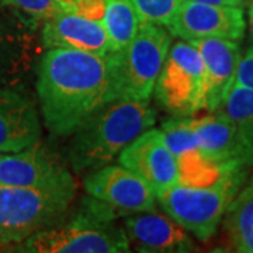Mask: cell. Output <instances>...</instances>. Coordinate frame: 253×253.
<instances>
[{
	"label": "cell",
	"mask_w": 253,
	"mask_h": 253,
	"mask_svg": "<svg viewBox=\"0 0 253 253\" xmlns=\"http://www.w3.org/2000/svg\"><path fill=\"white\" fill-rule=\"evenodd\" d=\"M38 24L0 10V87L21 90L37 72L42 55Z\"/></svg>",
	"instance_id": "8"
},
{
	"label": "cell",
	"mask_w": 253,
	"mask_h": 253,
	"mask_svg": "<svg viewBox=\"0 0 253 253\" xmlns=\"http://www.w3.org/2000/svg\"><path fill=\"white\" fill-rule=\"evenodd\" d=\"M87 196L94 197L123 214L155 211L156 194L136 173L123 165H106L84 179Z\"/></svg>",
	"instance_id": "9"
},
{
	"label": "cell",
	"mask_w": 253,
	"mask_h": 253,
	"mask_svg": "<svg viewBox=\"0 0 253 253\" xmlns=\"http://www.w3.org/2000/svg\"><path fill=\"white\" fill-rule=\"evenodd\" d=\"M158 104L173 116L193 117L206 110V73L199 51L177 41L168 52L154 93Z\"/></svg>",
	"instance_id": "6"
},
{
	"label": "cell",
	"mask_w": 253,
	"mask_h": 253,
	"mask_svg": "<svg viewBox=\"0 0 253 253\" xmlns=\"http://www.w3.org/2000/svg\"><path fill=\"white\" fill-rule=\"evenodd\" d=\"M246 166L232 162L215 180L204 186L176 184L156 196L165 214L201 242L215 235L226 208L245 184Z\"/></svg>",
	"instance_id": "5"
},
{
	"label": "cell",
	"mask_w": 253,
	"mask_h": 253,
	"mask_svg": "<svg viewBox=\"0 0 253 253\" xmlns=\"http://www.w3.org/2000/svg\"><path fill=\"white\" fill-rule=\"evenodd\" d=\"M199 51L206 73V110L222 109L235 83L238 65L242 56L238 41L225 38H199L189 41Z\"/></svg>",
	"instance_id": "14"
},
{
	"label": "cell",
	"mask_w": 253,
	"mask_h": 253,
	"mask_svg": "<svg viewBox=\"0 0 253 253\" xmlns=\"http://www.w3.org/2000/svg\"><path fill=\"white\" fill-rule=\"evenodd\" d=\"M71 176L61 158L41 141L17 152H0V186H45Z\"/></svg>",
	"instance_id": "13"
},
{
	"label": "cell",
	"mask_w": 253,
	"mask_h": 253,
	"mask_svg": "<svg viewBox=\"0 0 253 253\" xmlns=\"http://www.w3.org/2000/svg\"><path fill=\"white\" fill-rule=\"evenodd\" d=\"M222 107L235 123L241 162L246 168H253V90L234 84Z\"/></svg>",
	"instance_id": "20"
},
{
	"label": "cell",
	"mask_w": 253,
	"mask_h": 253,
	"mask_svg": "<svg viewBox=\"0 0 253 253\" xmlns=\"http://www.w3.org/2000/svg\"><path fill=\"white\" fill-rule=\"evenodd\" d=\"M101 23L113 52L124 49L135 37L141 20L131 0H104Z\"/></svg>",
	"instance_id": "21"
},
{
	"label": "cell",
	"mask_w": 253,
	"mask_h": 253,
	"mask_svg": "<svg viewBox=\"0 0 253 253\" xmlns=\"http://www.w3.org/2000/svg\"><path fill=\"white\" fill-rule=\"evenodd\" d=\"M234 84L253 90V46L248 48L241 56Z\"/></svg>",
	"instance_id": "24"
},
{
	"label": "cell",
	"mask_w": 253,
	"mask_h": 253,
	"mask_svg": "<svg viewBox=\"0 0 253 253\" xmlns=\"http://www.w3.org/2000/svg\"><path fill=\"white\" fill-rule=\"evenodd\" d=\"M36 104L21 90L0 87V152H17L40 141Z\"/></svg>",
	"instance_id": "17"
},
{
	"label": "cell",
	"mask_w": 253,
	"mask_h": 253,
	"mask_svg": "<svg viewBox=\"0 0 253 253\" xmlns=\"http://www.w3.org/2000/svg\"><path fill=\"white\" fill-rule=\"evenodd\" d=\"M200 148L208 161L224 166L241 162V145L235 123L225 111H212L204 117H191Z\"/></svg>",
	"instance_id": "18"
},
{
	"label": "cell",
	"mask_w": 253,
	"mask_h": 253,
	"mask_svg": "<svg viewBox=\"0 0 253 253\" xmlns=\"http://www.w3.org/2000/svg\"><path fill=\"white\" fill-rule=\"evenodd\" d=\"M165 144L172 152L180 173V184L204 186L217 179L226 166L208 161L201 152L197 134L191 124V117L173 116L163 121L159 128ZM232 163V162H231Z\"/></svg>",
	"instance_id": "12"
},
{
	"label": "cell",
	"mask_w": 253,
	"mask_h": 253,
	"mask_svg": "<svg viewBox=\"0 0 253 253\" xmlns=\"http://www.w3.org/2000/svg\"><path fill=\"white\" fill-rule=\"evenodd\" d=\"M75 194L72 176L45 186H0V248L16 246L58 225L66 218Z\"/></svg>",
	"instance_id": "4"
},
{
	"label": "cell",
	"mask_w": 253,
	"mask_h": 253,
	"mask_svg": "<svg viewBox=\"0 0 253 253\" xmlns=\"http://www.w3.org/2000/svg\"><path fill=\"white\" fill-rule=\"evenodd\" d=\"M141 23L168 27L177 16L184 0H131Z\"/></svg>",
	"instance_id": "23"
},
{
	"label": "cell",
	"mask_w": 253,
	"mask_h": 253,
	"mask_svg": "<svg viewBox=\"0 0 253 253\" xmlns=\"http://www.w3.org/2000/svg\"><path fill=\"white\" fill-rule=\"evenodd\" d=\"M118 212L106 203L87 196L69 221L42 229L13 246L26 253H123L129 252L124 226L116 224Z\"/></svg>",
	"instance_id": "3"
},
{
	"label": "cell",
	"mask_w": 253,
	"mask_h": 253,
	"mask_svg": "<svg viewBox=\"0 0 253 253\" xmlns=\"http://www.w3.org/2000/svg\"><path fill=\"white\" fill-rule=\"evenodd\" d=\"M183 41L199 38H225L241 41L246 31L242 7L218 6L184 0L172 23L166 27Z\"/></svg>",
	"instance_id": "10"
},
{
	"label": "cell",
	"mask_w": 253,
	"mask_h": 253,
	"mask_svg": "<svg viewBox=\"0 0 253 253\" xmlns=\"http://www.w3.org/2000/svg\"><path fill=\"white\" fill-rule=\"evenodd\" d=\"M40 34L45 49H76L97 55L113 52L103 23L73 11L46 18Z\"/></svg>",
	"instance_id": "15"
},
{
	"label": "cell",
	"mask_w": 253,
	"mask_h": 253,
	"mask_svg": "<svg viewBox=\"0 0 253 253\" xmlns=\"http://www.w3.org/2000/svg\"><path fill=\"white\" fill-rule=\"evenodd\" d=\"M248 23H249V33H251V40L253 42V3L248 7Z\"/></svg>",
	"instance_id": "26"
},
{
	"label": "cell",
	"mask_w": 253,
	"mask_h": 253,
	"mask_svg": "<svg viewBox=\"0 0 253 253\" xmlns=\"http://www.w3.org/2000/svg\"><path fill=\"white\" fill-rule=\"evenodd\" d=\"M59 3H62L63 6L66 7V9L69 10V11H72V7H73V4L76 3V0H58Z\"/></svg>",
	"instance_id": "27"
},
{
	"label": "cell",
	"mask_w": 253,
	"mask_h": 253,
	"mask_svg": "<svg viewBox=\"0 0 253 253\" xmlns=\"http://www.w3.org/2000/svg\"><path fill=\"white\" fill-rule=\"evenodd\" d=\"M118 163L136 173L158 196L180 183L179 166L158 128H148L120 152Z\"/></svg>",
	"instance_id": "11"
},
{
	"label": "cell",
	"mask_w": 253,
	"mask_h": 253,
	"mask_svg": "<svg viewBox=\"0 0 253 253\" xmlns=\"http://www.w3.org/2000/svg\"><path fill=\"white\" fill-rule=\"evenodd\" d=\"M189 1H197V3H206V4H218V6H235V7H244V0H189Z\"/></svg>",
	"instance_id": "25"
},
{
	"label": "cell",
	"mask_w": 253,
	"mask_h": 253,
	"mask_svg": "<svg viewBox=\"0 0 253 253\" xmlns=\"http://www.w3.org/2000/svg\"><path fill=\"white\" fill-rule=\"evenodd\" d=\"M222 219L232 249L253 253V179L239 189Z\"/></svg>",
	"instance_id": "19"
},
{
	"label": "cell",
	"mask_w": 253,
	"mask_h": 253,
	"mask_svg": "<svg viewBox=\"0 0 253 253\" xmlns=\"http://www.w3.org/2000/svg\"><path fill=\"white\" fill-rule=\"evenodd\" d=\"M129 245L146 253H184L196 251L187 231L169 215L154 211L131 214L124 219Z\"/></svg>",
	"instance_id": "16"
},
{
	"label": "cell",
	"mask_w": 253,
	"mask_h": 253,
	"mask_svg": "<svg viewBox=\"0 0 253 253\" xmlns=\"http://www.w3.org/2000/svg\"><path fill=\"white\" fill-rule=\"evenodd\" d=\"M156 123L149 100L116 99L91 113L71 135L69 161L75 172L109 165L145 129Z\"/></svg>",
	"instance_id": "2"
},
{
	"label": "cell",
	"mask_w": 253,
	"mask_h": 253,
	"mask_svg": "<svg viewBox=\"0 0 253 253\" xmlns=\"http://www.w3.org/2000/svg\"><path fill=\"white\" fill-rule=\"evenodd\" d=\"M36 78L42 120L55 135H71L103 104L121 99L116 52L46 49Z\"/></svg>",
	"instance_id": "1"
},
{
	"label": "cell",
	"mask_w": 253,
	"mask_h": 253,
	"mask_svg": "<svg viewBox=\"0 0 253 253\" xmlns=\"http://www.w3.org/2000/svg\"><path fill=\"white\" fill-rule=\"evenodd\" d=\"M0 10H6L38 24L46 18L69 11L58 0H0Z\"/></svg>",
	"instance_id": "22"
},
{
	"label": "cell",
	"mask_w": 253,
	"mask_h": 253,
	"mask_svg": "<svg viewBox=\"0 0 253 253\" xmlns=\"http://www.w3.org/2000/svg\"><path fill=\"white\" fill-rule=\"evenodd\" d=\"M170 45L172 36L166 28L141 23L132 41L114 51L121 99H151Z\"/></svg>",
	"instance_id": "7"
}]
</instances>
